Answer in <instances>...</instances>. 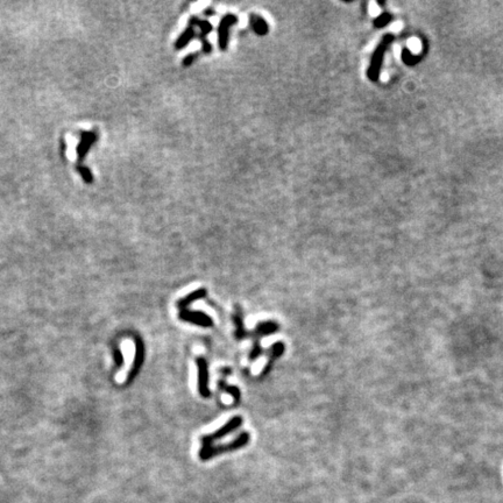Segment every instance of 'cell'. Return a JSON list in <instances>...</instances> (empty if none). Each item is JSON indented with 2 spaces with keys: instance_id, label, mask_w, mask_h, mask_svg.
Instances as JSON below:
<instances>
[{
  "instance_id": "cell-1",
  "label": "cell",
  "mask_w": 503,
  "mask_h": 503,
  "mask_svg": "<svg viewBox=\"0 0 503 503\" xmlns=\"http://www.w3.org/2000/svg\"><path fill=\"white\" fill-rule=\"evenodd\" d=\"M120 351H122L124 358V364L120 367L118 373L116 374L115 378L117 383L124 384L130 375V372L133 371L134 366H135L136 343L129 338H126L120 344Z\"/></svg>"
},
{
  "instance_id": "cell-2",
  "label": "cell",
  "mask_w": 503,
  "mask_h": 503,
  "mask_svg": "<svg viewBox=\"0 0 503 503\" xmlns=\"http://www.w3.org/2000/svg\"><path fill=\"white\" fill-rule=\"evenodd\" d=\"M248 441H250V434H248V432H243V434L238 436L234 440L230 441L229 444L213 445L209 448H204V450L200 448L199 453H198L199 459L202 461H207V460H210V459L217 457V455H219V454L227 453V452L237 451V450H239V448L244 447V446H246L248 444Z\"/></svg>"
},
{
  "instance_id": "cell-3",
  "label": "cell",
  "mask_w": 503,
  "mask_h": 503,
  "mask_svg": "<svg viewBox=\"0 0 503 503\" xmlns=\"http://www.w3.org/2000/svg\"><path fill=\"white\" fill-rule=\"evenodd\" d=\"M241 424H243V418H241L240 416L232 417L225 425H224V427L218 429V430L214 431L213 434L203 436L202 439H200V441H202V447L200 448L204 450V448L211 447V446L214 445V441L219 440V439L224 438L225 436L232 434V432L236 431Z\"/></svg>"
},
{
  "instance_id": "cell-4",
  "label": "cell",
  "mask_w": 503,
  "mask_h": 503,
  "mask_svg": "<svg viewBox=\"0 0 503 503\" xmlns=\"http://www.w3.org/2000/svg\"><path fill=\"white\" fill-rule=\"evenodd\" d=\"M196 365L198 368V391L202 397H210V389H209V365L205 358L197 357Z\"/></svg>"
},
{
  "instance_id": "cell-5",
  "label": "cell",
  "mask_w": 503,
  "mask_h": 503,
  "mask_svg": "<svg viewBox=\"0 0 503 503\" xmlns=\"http://www.w3.org/2000/svg\"><path fill=\"white\" fill-rule=\"evenodd\" d=\"M179 318L181 320L187 321L202 327H211L213 325V320L211 319L209 314L202 313V311H190L189 309L180 310Z\"/></svg>"
},
{
  "instance_id": "cell-6",
  "label": "cell",
  "mask_w": 503,
  "mask_h": 503,
  "mask_svg": "<svg viewBox=\"0 0 503 503\" xmlns=\"http://www.w3.org/2000/svg\"><path fill=\"white\" fill-rule=\"evenodd\" d=\"M238 21L237 16L227 14L223 18L219 26V46L220 49L225 50L227 48V41H229V28Z\"/></svg>"
},
{
  "instance_id": "cell-7",
  "label": "cell",
  "mask_w": 503,
  "mask_h": 503,
  "mask_svg": "<svg viewBox=\"0 0 503 503\" xmlns=\"http://www.w3.org/2000/svg\"><path fill=\"white\" fill-rule=\"evenodd\" d=\"M280 326L274 321H262V323H259L256 325V327L254 328L253 332H251L250 337H253L254 341H259V338L264 337V335L275 333V332L278 331Z\"/></svg>"
},
{
  "instance_id": "cell-8",
  "label": "cell",
  "mask_w": 503,
  "mask_h": 503,
  "mask_svg": "<svg viewBox=\"0 0 503 503\" xmlns=\"http://www.w3.org/2000/svg\"><path fill=\"white\" fill-rule=\"evenodd\" d=\"M190 25H192L194 27H199L200 29V39H202L203 41V46H204V52L206 53H210L211 50V46L209 45V42L206 41V36L209 33L212 31V26H211V23L209 21H206V20H199L198 18H191L190 20Z\"/></svg>"
},
{
  "instance_id": "cell-9",
  "label": "cell",
  "mask_w": 503,
  "mask_h": 503,
  "mask_svg": "<svg viewBox=\"0 0 503 503\" xmlns=\"http://www.w3.org/2000/svg\"><path fill=\"white\" fill-rule=\"evenodd\" d=\"M269 352H270L269 361H268L266 366H264L263 371H262V374H261V377H263L264 375L268 374V372H269V370H271V367H273L274 361L283 354V352H284V344L282 343V341H276V343H274L273 346L270 347Z\"/></svg>"
},
{
  "instance_id": "cell-10",
  "label": "cell",
  "mask_w": 503,
  "mask_h": 503,
  "mask_svg": "<svg viewBox=\"0 0 503 503\" xmlns=\"http://www.w3.org/2000/svg\"><path fill=\"white\" fill-rule=\"evenodd\" d=\"M207 291L206 289H204V288H200V289L198 290H194L192 291V293H190L188 296L181 298V300L177 302V308H179L180 310H184L187 309L188 307L191 303H193V302L198 301V300H202V298H204L206 296Z\"/></svg>"
},
{
  "instance_id": "cell-11",
  "label": "cell",
  "mask_w": 503,
  "mask_h": 503,
  "mask_svg": "<svg viewBox=\"0 0 503 503\" xmlns=\"http://www.w3.org/2000/svg\"><path fill=\"white\" fill-rule=\"evenodd\" d=\"M233 323L236 324V332H234V335L238 340L246 339L247 337H250V332L246 331V328L244 326V320H243V314L239 310H237V313L233 314Z\"/></svg>"
},
{
  "instance_id": "cell-12",
  "label": "cell",
  "mask_w": 503,
  "mask_h": 503,
  "mask_svg": "<svg viewBox=\"0 0 503 503\" xmlns=\"http://www.w3.org/2000/svg\"><path fill=\"white\" fill-rule=\"evenodd\" d=\"M251 25L253 27L254 32L259 35H264L268 33V25L261 16L256 14H252L251 16Z\"/></svg>"
},
{
  "instance_id": "cell-13",
  "label": "cell",
  "mask_w": 503,
  "mask_h": 503,
  "mask_svg": "<svg viewBox=\"0 0 503 503\" xmlns=\"http://www.w3.org/2000/svg\"><path fill=\"white\" fill-rule=\"evenodd\" d=\"M218 387H219L220 390L225 391V393H227L229 395H231L234 398V401H236V404H238L240 402V398H241V393L239 390V388L238 387H234V385H230L226 383L225 378H221V380H219V382H218Z\"/></svg>"
},
{
  "instance_id": "cell-14",
  "label": "cell",
  "mask_w": 503,
  "mask_h": 503,
  "mask_svg": "<svg viewBox=\"0 0 503 503\" xmlns=\"http://www.w3.org/2000/svg\"><path fill=\"white\" fill-rule=\"evenodd\" d=\"M194 38V29H193V26L189 25V27L186 29V32L183 33L182 35H181V38L179 39V41L176 42V48L179 49H182L184 46L188 45L191 40H192Z\"/></svg>"
},
{
  "instance_id": "cell-15",
  "label": "cell",
  "mask_w": 503,
  "mask_h": 503,
  "mask_svg": "<svg viewBox=\"0 0 503 503\" xmlns=\"http://www.w3.org/2000/svg\"><path fill=\"white\" fill-rule=\"evenodd\" d=\"M408 48H409V50H410V52L412 54H415V55H416V54H419V53H421V50H422V42H421V40L417 39V38H411L408 41Z\"/></svg>"
},
{
  "instance_id": "cell-16",
  "label": "cell",
  "mask_w": 503,
  "mask_h": 503,
  "mask_svg": "<svg viewBox=\"0 0 503 503\" xmlns=\"http://www.w3.org/2000/svg\"><path fill=\"white\" fill-rule=\"evenodd\" d=\"M262 347H261V345L259 344V341H254V345L253 347H252V351H251V354H250V360L251 361H254L256 360L257 358L260 357L261 354H262Z\"/></svg>"
},
{
  "instance_id": "cell-17",
  "label": "cell",
  "mask_w": 503,
  "mask_h": 503,
  "mask_svg": "<svg viewBox=\"0 0 503 503\" xmlns=\"http://www.w3.org/2000/svg\"><path fill=\"white\" fill-rule=\"evenodd\" d=\"M371 13L373 15H378L380 14V8H378V6L377 2H373V4H371Z\"/></svg>"
},
{
  "instance_id": "cell-18",
  "label": "cell",
  "mask_w": 503,
  "mask_h": 503,
  "mask_svg": "<svg viewBox=\"0 0 503 503\" xmlns=\"http://www.w3.org/2000/svg\"><path fill=\"white\" fill-rule=\"evenodd\" d=\"M194 59H196V55H194V54H191V55L187 56L186 60H184V61H183V64L186 65V66L187 65H190L191 63H192V61H193Z\"/></svg>"
},
{
  "instance_id": "cell-19",
  "label": "cell",
  "mask_w": 503,
  "mask_h": 503,
  "mask_svg": "<svg viewBox=\"0 0 503 503\" xmlns=\"http://www.w3.org/2000/svg\"><path fill=\"white\" fill-rule=\"evenodd\" d=\"M402 27H403V23L400 22V21H397V22H395L393 26H391V31H393V32H400L401 29H402Z\"/></svg>"
},
{
  "instance_id": "cell-20",
  "label": "cell",
  "mask_w": 503,
  "mask_h": 503,
  "mask_svg": "<svg viewBox=\"0 0 503 503\" xmlns=\"http://www.w3.org/2000/svg\"><path fill=\"white\" fill-rule=\"evenodd\" d=\"M394 52H395V55H396V56H400V55H401V53H402V50H401V47H398V46H395V49H394Z\"/></svg>"
},
{
  "instance_id": "cell-21",
  "label": "cell",
  "mask_w": 503,
  "mask_h": 503,
  "mask_svg": "<svg viewBox=\"0 0 503 503\" xmlns=\"http://www.w3.org/2000/svg\"><path fill=\"white\" fill-rule=\"evenodd\" d=\"M381 78L383 79V80H387V79H388V75H387V73H385V72H384V73H382Z\"/></svg>"
}]
</instances>
